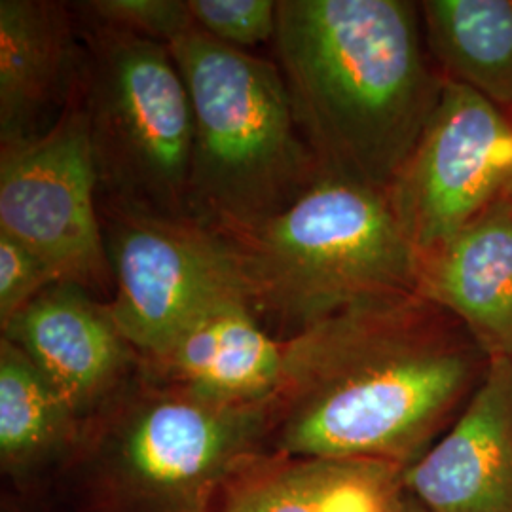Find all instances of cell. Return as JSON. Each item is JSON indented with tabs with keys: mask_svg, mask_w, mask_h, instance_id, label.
I'll return each instance as SVG.
<instances>
[{
	"mask_svg": "<svg viewBox=\"0 0 512 512\" xmlns=\"http://www.w3.org/2000/svg\"><path fill=\"white\" fill-rule=\"evenodd\" d=\"M219 234L251 310L281 342L366 300L418 293V255L387 194L368 184L323 175L287 211Z\"/></svg>",
	"mask_w": 512,
	"mask_h": 512,
	"instance_id": "277c9868",
	"label": "cell"
},
{
	"mask_svg": "<svg viewBox=\"0 0 512 512\" xmlns=\"http://www.w3.org/2000/svg\"><path fill=\"white\" fill-rule=\"evenodd\" d=\"M192 105L190 215L217 232L287 211L325 173L272 59L192 29L169 44Z\"/></svg>",
	"mask_w": 512,
	"mask_h": 512,
	"instance_id": "5b68a950",
	"label": "cell"
},
{
	"mask_svg": "<svg viewBox=\"0 0 512 512\" xmlns=\"http://www.w3.org/2000/svg\"><path fill=\"white\" fill-rule=\"evenodd\" d=\"M397 512H429L423 505H421L420 501L414 497V495L408 494L406 492V497H404L403 505H401V509Z\"/></svg>",
	"mask_w": 512,
	"mask_h": 512,
	"instance_id": "44dd1931",
	"label": "cell"
},
{
	"mask_svg": "<svg viewBox=\"0 0 512 512\" xmlns=\"http://www.w3.org/2000/svg\"><path fill=\"white\" fill-rule=\"evenodd\" d=\"M0 232L35 253L57 283L112 294L80 84L44 133L0 145Z\"/></svg>",
	"mask_w": 512,
	"mask_h": 512,
	"instance_id": "52a82bcc",
	"label": "cell"
},
{
	"mask_svg": "<svg viewBox=\"0 0 512 512\" xmlns=\"http://www.w3.org/2000/svg\"><path fill=\"white\" fill-rule=\"evenodd\" d=\"M418 294L450 313L490 361L512 357V192L418 258Z\"/></svg>",
	"mask_w": 512,
	"mask_h": 512,
	"instance_id": "5bb4252c",
	"label": "cell"
},
{
	"mask_svg": "<svg viewBox=\"0 0 512 512\" xmlns=\"http://www.w3.org/2000/svg\"><path fill=\"white\" fill-rule=\"evenodd\" d=\"M511 181L512 114L444 78L437 107L385 194L420 258L473 222Z\"/></svg>",
	"mask_w": 512,
	"mask_h": 512,
	"instance_id": "9c48e42d",
	"label": "cell"
},
{
	"mask_svg": "<svg viewBox=\"0 0 512 512\" xmlns=\"http://www.w3.org/2000/svg\"><path fill=\"white\" fill-rule=\"evenodd\" d=\"M80 99L86 110L99 205L192 219L194 120L169 46L78 19Z\"/></svg>",
	"mask_w": 512,
	"mask_h": 512,
	"instance_id": "8992f818",
	"label": "cell"
},
{
	"mask_svg": "<svg viewBox=\"0 0 512 512\" xmlns=\"http://www.w3.org/2000/svg\"><path fill=\"white\" fill-rule=\"evenodd\" d=\"M82 421L90 420L139 372L141 355L107 304L78 285L57 283L2 325Z\"/></svg>",
	"mask_w": 512,
	"mask_h": 512,
	"instance_id": "30bf717a",
	"label": "cell"
},
{
	"mask_svg": "<svg viewBox=\"0 0 512 512\" xmlns=\"http://www.w3.org/2000/svg\"><path fill=\"white\" fill-rule=\"evenodd\" d=\"M490 363L421 294L355 304L283 342L268 450L408 469L458 420Z\"/></svg>",
	"mask_w": 512,
	"mask_h": 512,
	"instance_id": "6da1fadb",
	"label": "cell"
},
{
	"mask_svg": "<svg viewBox=\"0 0 512 512\" xmlns=\"http://www.w3.org/2000/svg\"><path fill=\"white\" fill-rule=\"evenodd\" d=\"M52 285L57 279L50 268L25 245L0 232V327Z\"/></svg>",
	"mask_w": 512,
	"mask_h": 512,
	"instance_id": "ffe728a7",
	"label": "cell"
},
{
	"mask_svg": "<svg viewBox=\"0 0 512 512\" xmlns=\"http://www.w3.org/2000/svg\"><path fill=\"white\" fill-rule=\"evenodd\" d=\"M112 270L107 310L141 359L160 351L203 308L245 296L238 260L217 230L101 207Z\"/></svg>",
	"mask_w": 512,
	"mask_h": 512,
	"instance_id": "ba28073f",
	"label": "cell"
},
{
	"mask_svg": "<svg viewBox=\"0 0 512 512\" xmlns=\"http://www.w3.org/2000/svg\"><path fill=\"white\" fill-rule=\"evenodd\" d=\"M283 365V342L243 296L203 308L164 348L141 359L143 372L226 403L274 399Z\"/></svg>",
	"mask_w": 512,
	"mask_h": 512,
	"instance_id": "4fadbf2b",
	"label": "cell"
},
{
	"mask_svg": "<svg viewBox=\"0 0 512 512\" xmlns=\"http://www.w3.org/2000/svg\"><path fill=\"white\" fill-rule=\"evenodd\" d=\"M73 12L52 0L0 2V145L44 133L73 99L82 67Z\"/></svg>",
	"mask_w": 512,
	"mask_h": 512,
	"instance_id": "7c38bea8",
	"label": "cell"
},
{
	"mask_svg": "<svg viewBox=\"0 0 512 512\" xmlns=\"http://www.w3.org/2000/svg\"><path fill=\"white\" fill-rule=\"evenodd\" d=\"M423 35L439 73L512 114V0H423Z\"/></svg>",
	"mask_w": 512,
	"mask_h": 512,
	"instance_id": "e0dca14e",
	"label": "cell"
},
{
	"mask_svg": "<svg viewBox=\"0 0 512 512\" xmlns=\"http://www.w3.org/2000/svg\"><path fill=\"white\" fill-rule=\"evenodd\" d=\"M270 431L272 399L217 401L139 368L84 421L59 476L74 512H219L228 478Z\"/></svg>",
	"mask_w": 512,
	"mask_h": 512,
	"instance_id": "3957f363",
	"label": "cell"
},
{
	"mask_svg": "<svg viewBox=\"0 0 512 512\" xmlns=\"http://www.w3.org/2000/svg\"><path fill=\"white\" fill-rule=\"evenodd\" d=\"M509 190H511V192H512V181H511V184H509Z\"/></svg>",
	"mask_w": 512,
	"mask_h": 512,
	"instance_id": "7402d4cb",
	"label": "cell"
},
{
	"mask_svg": "<svg viewBox=\"0 0 512 512\" xmlns=\"http://www.w3.org/2000/svg\"><path fill=\"white\" fill-rule=\"evenodd\" d=\"M406 469L260 450L228 478L219 512H397Z\"/></svg>",
	"mask_w": 512,
	"mask_h": 512,
	"instance_id": "9a60e30c",
	"label": "cell"
},
{
	"mask_svg": "<svg viewBox=\"0 0 512 512\" xmlns=\"http://www.w3.org/2000/svg\"><path fill=\"white\" fill-rule=\"evenodd\" d=\"M73 8L82 21L167 46L196 29L186 0H92L73 4Z\"/></svg>",
	"mask_w": 512,
	"mask_h": 512,
	"instance_id": "ac0fdd59",
	"label": "cell"
},
{
	"mask_svg": "<svg viewBox=\"0 0 512 512\" xmlns=\"http://www.w3.org/2000/svg\"><path fill=\"white\" fill-rule=\"evenodd\" d=\"M275 63L325 175L387 190L439 103L420 4L281 0Z\"/></svg>",
	"mask_w": 512,
	"mask_h": 512,
	"instance_id": "7a4b0ae2",
	"label": "cell"
},
{
	"mask_svg": "<svg viewBox=\"0 0 512 512\" xmlns=\"http://www.w3.org/2000/svg\"><path fill=\"white\" fill-rule=\"evenodd\" d=\"M429 512H512V357L494 359L465 410L404 473Z\"/></svg>",
	"mask_w": 512,
	"mask_h": 512,
	"instance_id": "8fae6325",
	"label": "cell"
},
{
	"mask_svg": "<svg viewBox=\"0 0 512 512\" xmlns=\"http://www.w3.org/2000/svg\"><path fill=\"white\" fill-rule=\"evenodd\" d=\"M84 421L38 366L0 340V467L19 488L61 475L80 444Z\"/></svg>",
	"mask_w": 512,
	"mask_h": 512,
	"instance_id": "2e32d148",
	"label": "cell"
},
{
	"mask_svg": "<svg viewBox=\"0 0 512 512\" xmlns=\"http://www.w3.org/2000/svg\"><path fill=\"white\" fill-rule=\"evenodd\" d=\"M186 6L194 27L220 44L249 52L260 44L274 42V0H186Z\"/></svg>",
	"mask_w": 512,
	"mask_h": 512,
	"instance_id": "d6986e66",
	"label": "cell"
}]
</instances>
